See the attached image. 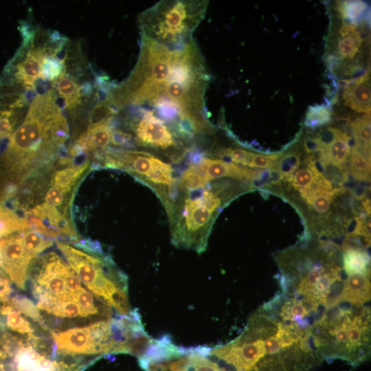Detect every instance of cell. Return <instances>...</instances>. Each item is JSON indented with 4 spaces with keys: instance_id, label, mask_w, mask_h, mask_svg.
Here are the masks:
<instances>
[{
    "instance_id": "19",
    "label": "cell",
    "mask_w": 371,
    "mask_h": 371,
    "mask_svg": "<svg viewBox=\"0 0 371 371\" xmlns=\"http://www.w3.org/2000/svg\"><path fill=\"white\" fill-rule=\"evenodd\" d=\"M368 253L359 248H348L343 255V267L348 276L370 272Z\"/></svg>"
},
{
    "instance_id": "4",
    "label": "cell",
    "mask_w": 371,
    "mask_h": 371,
    "mask_svg": "<svg viewBox=\"0 0 371 371\" xmlns=\"http://www.w3.org/2000/svg\"><path fill=\"white\" fill-rule=\"evenodd\" d=\"M202 179L195 188H175L166 210L173 245L199 254L207 248L220 209L232 197L227 185Z\"/></svg>"
},
{
    "instance_id": "15",
    "label": "cell",
    "mask_w": 371,
    "mask_h": 371,
    "mask_svg": "<svg viewBox=\"0 0 371 371\" xmlns=\"http://www.w3.org/2000/svg\"><path fill=\"white\" fill-rule=\"evenodd\" d=\"M345 82L342 93L344 105L356 112L370 114V69L357 78L347 80Z\"/></svg>"
},
{
    "instance_id": "7",
    "label": "cell",
    "mask_w": 371,
    "mask_h": 371,
    "mask_svg": "<svg viewBox=\"0 0 371 371\" xmlns=\"http://www.w3.org/2000/svg\"><path fill=\"white\" fill-rule=\"evenodd\" d=\"M22 42L5 65L0 81L12 84L29 95L36 94L43 82V70L47 60L59 56L69 40L58 31L43 29L24 21L20 25Z\"/></svg>"
},
{
    "instance_id": "26",
    "label": "cell",
    "mask_w": 371,
    "mask_h": 371,
    "mask_svg": "<svg viewBox=\"0 0 371 371\" xmlns=\"http://www.w3.org/2000/svg\"><path fill=\"white\" fill-rule=\"evenodd\" d=\"M355 146L370 150V114H366L351 122Z\"/></svg>"
},
{
    "instance_id": "29",
    "label": "cell",
    "mask_w": 371,
    "mask_h": 371,
    "mask_svg": "<svg viewBox=\"0 0 371 371\" xmlns=\"http://www.w3.org/2000/svg\"><path fill=\"white\" fill-rule=\"evenodd\" d=\"M279 155H262L252 153L247 166L253 168H275L278 165Z\"/></svg>"
},
{
    "instance_id": "24",
    "label": "cell",
    "mask_w": 371,
    "mask_h": 371,
    "mask_svg": "<svg viewBox=\"0 0 371 371\" xmlns=\"http://www.w3.org/2000/svg\"><path fill=\"white\" fill-rule=\"evenodd\" d=\"M26 248L36 257L53 244V240L32 228L21 231Z\"/></svg>"
},
{
    "instance_id": "17",
    "label": "cell",
    "mask_w": 371,
    "mask_h": 371,
    "mask_svg": "<svg viewBox=\"0 0 371 371\" xmlns=\"http://www.w3.org/2000/svg\"><path fill=\"white\" fill-rule=\"evenodd\" d=\"M350 138L341 130L337 129L334 139L326 148L320 151L321 160L324 163H331L335 166L344 165L350 154Z\"/></svg>"
},
{
    "instance_id": "31",
    "label": "cell",
    "mask_w": 371,
    "mask_h": 371,
    "mask_svg": "<svg viewBox=\"0 0 371 371\" xmlns=\"http://www.w3.org/2000/svg\"><path fill=\"white\" fill-rule=\"evenodd\" d=\"M132 134L122 129L113 128L111 134V144L114 146H123L128 144Z\"/></svg>"
},
{
    "instance_id": "25",
    "label": "cell",
    "mask_w": 371,
    "mask_h": 371,
    "mask_svg": "<svg viewBox=\"0 0 371 371\" xmlns=\"http://www.w3.org/2000/svg\"><path fill=\"white\" fill-rule=\"evenodd\" d=\"M331 119L332 113L329 104H315L308 108L304 123L307 127L315 129L330 123Z\"/></svg>"
},
{
    "instance_id": "2",
    "label": "cell",
    "mask_w": 371,
    "mask_h": 371,
    "mask_svg": "<svg viewBox=\"0 0 371 371\" xmlns=\"http://www.w3.org/2000/svg\"><path fill=\"white\" fill-rule=\"evenodd\" d=\"M59 98L51 88L33 96L24 120L0 155V202L54 161L65 148L69 126Z\"/></svg>"
},
{
    "instance_id": "27",
    "label": "cell",
    "mask_w": 371,
    "mask_h": 371,
    "mask_svg": "<svg viewBox=\"0 0 371 371\" xmlns=\"http://www.w3.org/2000/svg\"><path fill=\"white\" fill-rule=\"evenodd\" d=\"M10 302L21 313L32 319L42 323L41 315L36 305L27 297L16 295L11 298Z\"/></svg>"
},
{
    "instance_id": "20",
    "label": "cell",
    "mask_w": 371,
    "mask_h": 371,
    "mask_svg": "<svg viewBox=\"0 0 371 371\" xmlns=\"http://www.w3.org/2000/svg\"><path fill=\"white\" fill-rule=\"evenodd\" d=\"M350 172L359 181H368L370 175V150L354 146L350 152Z\"/></svg>"
},
{
    "instance_id": "9",
    "label": "cell",
    "mask_w": 371,
    "mask_h": 371,
    "mask_svg": "<svg viewBox=\"0 0 371 371\" xmlns=\"http://www.w3.org/2000/svg\"><path fill=\"white\" fill-rule=\"evenodd\" d=\"M92 164L124 171L149 187L169 208L177 178L172 166L145 151L107 148L91 156Z\"/></svg>"
},
{
    "instance_id": "1",
    "label": "cell",
    "mask_w": 371,
    "mask_h": 371,
    "mask_svg": "<svg viewBox=\"0 0 371 371\" xmlns=\"http://www.w3.org/2000/svg\"><path fill=\"white\" fill-rule=\"evenodd\" d=\"M210 75L192 38L175 46L141 36L140 51L129 76L109 87L104 98L116 111L129 106L194 112L204 105Z\"/></svg>"
},
{
    "instance_id": "21",
    "label": "cell",
    "mask_w": 371,
    "mask_h": 371,
    "mask_svg": "<svg viewBox=\"0 0 371 371\" xmlns=\"http://www.w3.org/2000/svg\"><path fill=\"white\" fill-rule=\"evenodd\" d=\"M336 10L347 22L357 24L368 15V5L363 1H337Z\"/></svg>"
},
{
    "instance_id": "22",
    "label": "cell",
    "mask_w": 371,
    "mask_h": 371,
    "mask_svg": "<svg viewBox=\"0 0 371 371\" xmlns=\"http://www.w3.org/2000/svg\"><path fill=\"white\" fill-rule=\"evenodd\" d=\"M340 189L334 190L328 179L322 174L315 175L313 181L306 187L300 189V194L307 203L311 204L317 196L324 194L337 193Z\"/></svg>"
},
{
    "instance_id": "23",
    "label": "cell",
    "mask_w": 371,
    "mask_h": 371,
    "mask_svg": "<svg viewBox=\"0 0 371 371\" xmlns=\"http://www.w3.org/2000/svg\"><path fill=\"white\" fill-rule=\"evenodd\" d=\"M336 52L341 59H352L362 47L363 39L359 30L355 33L337 38Z\"/></svg>"
},
{
    "instance_id": "6",
    "label": "cell",
    "mask_w": 371,
    "mask_h": 371,
    "mask_svg": "<svg viewBox=\"0 0 371 371\" xmlns=\"http://www.w3.org/2000/svg\"><path fill=\"white\" fill-rule=\"evenodd\" d=\"M28 278L38 308L49 314L68 302L78 304L88 317L97 310V298L82 286L75 271L54 252L36 257Z\"/></svg>"
},
{
    "instance_id": "28",
    "label": "cell",
    "mask_w": 371,
    "mask_h": 371,
    "mask_svg": "<svg viewBox=\"0 0 371 371\" xmlns=\"http://www.w3.org/2000/svg\"><path fill=\"white\" fill-rule=\"evenodd\" d=\"M320 173L316 168L313 158L308 159V168L299 170L293 178V186L295 189H301L307 186L314 177Z\"/></svg>"
},
{
    "instance_id": "11",
    "label": "cell",
    "mask_w": 371,
    "mask_h": 371,
    "mask_svg": "<svg viewBox=\"0 0 371 371\" xmlns=\"http://www.w3.org/2000/svg\"><path fill=\"white\" fill-rule=\"evenodd\" d=\"M36 258L25 247L21 231L0 238V269L24 289L32 261Z\"/></svg>"
},
{
    "instance_id": "10",
    "label": "cell",
    "mask_w": 371,
    "mask_h": 371,
    "mask_svg": "<svg viewBox=\"0 0 371 371\" xmlns=\"http://www.w3.org/2000/svg\"><path fill=\"white\" fill-rule=\"evenodd\" d=\"M131 336L128 322L122 315L52 333L56 351L63 355L128 353Z\"/></svg>"
},
{
    "instance_id": "32",
    "label": "cell",
    "mask_w": 371,
    "mask_h": 371,
    "mask_svg": "<svg viewBox=\"0 0 371 371\" xmlns=\"http://www.w3.org/2000/svg\"><path fill=\"white\" fill-rule=\"evenodd\" d=\"M11 292L10 282L6 275L0 269V302H8Z\"/></svg>"
},
{
    "instance_id": "18",
    "label": "cell",
    "mask_w": 371,
    "mask_h": 371,
    "mask_svg": "<svg viewBox=\"0 0 371 371\" xmlns=\"http://www.w3.org/2000/svg\"><path fill=\"white\" fill-rule=\"evenodd\" d=\"M29 227L25 216L0 202V238Z\"/></svg>"
},
{
    "instance_id": "16",
    "label": "cell",
    "mask_w": 371,
    "mask_h": 371,
    "mask_svg": "<svg viewBox=\"0 0 371 371\" xmlns=\"http://www.w3.org/2000/svg\"><path fill=\"white\" fill-rule=\"evenodd\" d=\"M370 272L348 276L344 280V287L340 302L361 306L370 300Z\"/></svg>"
},
{
    "instance_id": "8",
    "label": "cell",
    "mask_w": 371,
    "mask_h": 371,
    "mask_svg": "<svg viewBox=\"0 0 371 371\" xmlns=\"http://www.w3.org/2000/svg\"><path fill=\"white\" fill-rule=\"evenodd\" d=\"M206 1H161L138 17L142 34L169 46L183 44L203 19Z\"/></svg>"
},
{
    "instance_id": "13",
    "label": "cell",
    "mask_w": 371,
    "mask_h": 371,
    "mask_svg": "<svg viewBox=\"0 0 371 371\" xmlns=\"http://www.w3.org/2000/svg\"><path fill=\"white\" fill-rule=\"evenodd\" d=\"M136 143L142 146L164 150L177 146L174 133L153 111H144L130 124Z\"/></svg>"
},
{
    "instance_id": "5",
    "label": "cell",
    "mask_w": 371,
    "mask_h": 371,
    "mask_svg": "<svg viewBox=\"0 0 371 371\" xmlns=\"http://www.w3.org/2000/svg\"><path fill=\"white\" fill-rule=\"evenodd\" d=\"M56 245L69 266L81 282L101 302L113 307L120 315L131 313L128 298L126 275L100 246L81 245L80 248L57 241Z\"/></svg>"
},
{
    "instance_id": "14",
    "label": "cell",
    "mask_w": 371,
    "mask_h": 371,
    "mask_svg": "<svg viewBox=\"0 0 371 371\" xmlns=\"http://www.w3.org/2000/svg\"><path fill=\"white\" fill-rule=\"evenodd\" d=\"M196 171L206 181H211L225 177L240 180L256 179L260 172L245 166L227 162L222 159L207 157L203 155L194 158L191 161Z\"/></svg>"
},
{
    "instance_id": "12",
    "label": "cell",
    "mask_w": 371,
    "mask_h": 371,
    "mask_svg": "<svg viewBox=\"0 0 371 371\" xmlns=\"http://www.w3.org/2000/svg\"><path fill=\"white\" fill-rule=\"evenodd\" d=\"M30 101L20 88L0 82V143L9 139L21 124Z\"/></svg>"
},
{
    "instance_id": "30",
    "label": "cell",
    "mask_w": 371,
    "mask_h": 371,
    "mask_svg": "<svg viewBox=\"0 0 371 371\" xmlns=\"http://www.w3.org/2000/svg\"><path fill=\"white\" fill-rule=\"evenodd\" d=\"M337 193L324 194L316 196L312 201L313 209L318 213L326 212Z\"/></svg>"
},
{
    "instance_id": "3",
    "label": "cell",
    "mask_w": 371,
    "mask_h": 371,
    "mask_svg": "<svg viewBox=\"0 0 371 371\" xmlns=\"http://www.w3.org/2000/svg\"><path fill=\"white\" fill-rule=\"evenodd\" d=\"M91 168L89 158L76 163L69 155H59L22 185L12 197L13 205L26 218L37 219L44 227L45 236L80 241L72 214L73 201Z\"/></svg>"
}]
</instances>
